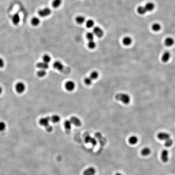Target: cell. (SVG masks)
I'll return each mask as SVG.
<instances>
[{
	"instance_id": "obj_1",
	"label": "cell",
	"mask_w": 175,
	"mask_h": 175,
	"mask_svg": "<svg viewBox=\"0 0 175 175\" xmlns=\"http://www.w3.org/2000/svg\"><path fill=\"white\" fill-rule=\"evenodd\" d=\"M115 98L117 100L120 101L125 104H128L131 101L130 97L125 93H118L115 96Z\"/></svg>"
},
{
	"instance_id": "obj_2",
	"label": "cell",
	"mask_w": 175,
	"mask_h": 175,
	"mask_svg": "<svg viewBox=\"0 0 175 175\" xmlns=\"http://www.w3.org/2000/svg\"><path fill=\"white\" fill-rule=\"evenodd\" d=\"M51 9L48 7L43 8L42 9H40L38 11V15L39 16L42 18H45L48 16L50 15L51 13Z\"/></svg>"
},
{
	"instance_id": "obj_3",
	"label": "cell",
	"mask_w": 175,
	"mask_h": 175,
	"mask_svg": "<svg viewBox=\"0 0 175 175\" xmlns=\"http://www.w3.org/2000/svg\"><path fill=\"white\" fill-rule=\"evenodd\" d=\"M15 88L17 93L21 94L25 91L26 90V86L24 83L19 82L16 84Z\"/></svg>"
},
{
	"instance_id": "obj_4",
	"label": "cell",
	"mask_w": 175,
	"mask_h": 175,
	"mask_svg": "<svg viewBox=\"0 0 175 175\" xmlns=\"http://www.w3.org/2000/svg\"><path fill=\"white\" fill-rule=\"evenodd\" d=\"M93 33L98 37H101L103 35V31L102 29L99 26H95L93 28Z\"/></svg>"
},
{
	"instance_id": "obj_5",
	"label": "cell",
	"mask_w": 175,
	"mask_h": 175,
	"mask_svg": "<svg viewBox=\"0 0 175 175\" xmlns=\"http://www.w3.org/2000/svg\"><path fill=\"white\" fill-rule=\"evenodd\" d=\"M65 88L69 91H72L75 88V84L73 81H67L65 84Z\"/></svg>"
},
{
	"instance_id": "obj_6",
	"label": "cell",
	"mask_w": 175,
	"mask_h": 175,
	"mask_svg": "<svg viewBox=\"0 0 175 175\" xmlns=\"http://www.w3.org/2000/svg\"><path fill=\"white\" fill-rule=\"evenodd\" d=\"M50 121V118L49 117H46L44 118H42L40 120L39 123L43 127H46L48 126L49 124V122Z\"/></svg>"
},
{
	"instance_id": "obj_7",
	"label": "cell",
	"mask_w": 175,
	"mask_h": 175,
	"mask_svg": "<svg viewBox=\"0 0 175 175\" xmlns=\"http://www.w3.org/2000/svg\"><path fill=\"white\" fill-rule=\"evenodd\" d=\"M157 137L159 140L165 141L166 140L170 138V136L169 134L167 133L161 132L158 134Z\"/></svg>"
},
{
	"instance_id": "obj_8",
	"label": "cell",
	"mask_w": 175,
	"mask_h": 175,
	"mask_svg": "<svg viewBox=\"0 0 175 175\" xmlns=\"http://www.w3.org/2000/svg\"><path fill=\"white\" fill-rule=\"evenodd\" d=\"M161 158L164 163L167 162L169 160V152L167 150H163L161 153Z\"/></svg>"
},
{
	"instance_id": "obj_9",
	"label": "cell",
	"mask_w": 175,
	"mask_h": 175,
	"mask_svg": "<svg viewBox=\"0 0 175 175\" xmlns=\"http://www.w3.org/2000/svg\"><path fill=\"white\" fill-rule=\"evenodd\" d=\"M70 120L72 124H73L77 127H80L82 124V122L76 116H73L71 117Z\"/></svg>"
},
{
	"instance_id": "obj_10",
	"label": "cell",
	"mask_w": 175,
	"mask_h": 175,
	"mask_svg": "<svg viewBox=\"0 0 175 175\" xmlns=\"http://www.w3.org/2000/svg\"><path fill=\"white\" fill-rule=\"evenodd\" d=\"M12 21L14 25H18L20 22V17L19 13H16L12 16Z\"/></svg>"
},
{
	"instance_id": "obj_11",
	"label": "cell",
	"mask_w": 175,
	"mask_h": 175,
	"mask_svg": "<svg viewBox=\"0 0 175 175\" xmlns=\"http://www.w3.org/2000/svg\"><path fill=\"white\" fill-rule=\"evenodd\" d=\"M171 57V54L170 52L168 51H166L164 52L163 54L161 60L164 63H167L168 61Z\"/></svg>"
},
{
	"instance_id": "obj_12",
	"label": "cell",
	"mask_w": 175,
	"mask_h": 175,
	"mask_svg": "<svg viewBox=\"0 0 175 175\" xmlns=\"http://www.w3.org/2000/svg\"><path fill=\"white\" fill-rule=\"evenodd\" d=\"M96 173V170L93 167H89L87 169L83 172V175H94Z\"/></svg>"
},
{
	"instance_id": "obj_13",
	"label": "cell",
	"mask_w": 175,
	"mask_h": 175,
	"mask_svg": "<svg viewBox=\"0 0 175 175\" xmlns=\"http://www.w3.org/2000/svg\"><path fill=\"white\" fill-rule=\"evenodd\" d=\"M37 67L40 69H44L46 70L48 69L49 67L48 64L45 63L44 62H40L37 63Z\"/></svg>"
},
{
	"instance_id": "obj_14",
	"label": "cell",
	"mask_w": 175,
	"mask_h": 175,
	"mask_svg": "<svg viewBox=\"0 0 175 175\" xmlns=\"http://www.w3.org/2000/svg\"><path fill=\"white\" fill-rule=\"evenodd\" d=\"M53 67L55 69L59 71H62L64 68V66L63 64L59 61L55 62L53 64Z\"/></svg>"
},
{
	"instance_id": "obj_15",
	"label": "cell",
	"mask_w": 175,
	"mask_h": 175,
	"mask_svg": "<svg viewBox=\"0 0 175 175\" xmlns=\"http://www.w3.org/2000/svg\"><path fill=\"white\" fill-rule=\"evenodd\" d=\"M146 9V10L147 12H151L154 10L155 8V5L153 3L148 2L144 6Z\"/></svg>"
},
{
	"instance_id": "obj_16",
	"label": "cell",
	"mask_w": 175,
	"mask_h": 175,
	"mask_svg": "<svg viewBox=\"0 0 175 175\" xmlns=\"http://www.w3.org/2000/svg\"><path fill=\"white\" fill-rule=\"evenodd\" d=\"M164 43L165 46L168 47H170L174 45V40L172 38L168 37L165 39Z\"/></svg>"
},
{
	"instance_id": "obj_17",
	"label": "cell",
	"mask_w": 175,
	"mask_h": 175,
	"mask_svg": "<svg viewBox=\"0 0 175 175\" xmlns=\"http://www.w3.org/2000/svg\"><path fill=\"white\" fill-rule=\"evenodd\" d=\"M132 39L129 37H126L123 38L122 43L126 46H128L132 43Z\"/></svg>"
},
{
	"instance_id": "obj_18",
	"label": "cell",
	"mask_w": 175,
	"mask_h": 175,
	"mask_svg": "<svg viewBox=\"0 0 175 175\" xmlns=\"http://www.w3.org/2000/svg\"><path fill=\"white\" fill-rule=\"evenodd\" d=\"M40 23V20L38 17H33L31 20L32 25L34 26H37L39 25Z\"/></svg>"
},
{
	"instance_id": "obj_19",
	"label": "cell",
	"mask_w": 175,
	"mask_h": 175,
	"mask_svg": "<svg viewBox=\"0 0 175 175\" xmlns=\"http://www.w3.org/2000/svg\"><path fill=\"white\" fill-rule=\"evenodd\" d=\"M64 127L66 131H69L71 130L72 123L70 121V120H66L64 122Z\"/></svg>"
},
{
	"instance_id": "obj_20",
	"label": "cell",
	"mask_w": 175,
	"mask_h": 175,
	"mask_svg": "<svg viewBox=\"0 0 175 175\" xmlns=\"http://www.w3.org/2000/svg\"><path fill=\"white\" fill-rule=\"evenodd\" d=\"M151 153V150L149 148L146 147L142 150L141 151V154L144 156H147L149 155Z\"/></svg>"
},
{
	"instance_id": "obj_21",
	"label": "cell",
	"mask_w": 175,
	"mask_h": 175,
	"mask_svg": "<svg viewBox=\"0 0 175 175\" xmlns=\"http://www.w3.org/2000/svg\"><path fill=\"white\" fill-rule=\"evenodd\" d=\"M138 140V139L137 138V137L135 136H131L128 139L129 143L132 145H134V144H137Z\"/></svg>"
},
{
	"instance_id": "obj_22",
	"label": "cell",
	"mask_w": 175,
	"mask_h": 175,
	"mask_svg": "<svg viewBox=\"0 0 175 175\" xmlns=\"http://www.w3.org/2000/svg\"><path fill=\"white\" fill-rule=\"evenodd\" d=\"M137 12L139 14L141 15H144L147 12L146 10V9L144 6H140L137 8Z\"/></svg>"
},
{
	"instance_id": "obj_23",
	"label": "cell",
	"mask_w": 175,
	"mask_h": 175,
	"mask_svg": "<svg viewBox=\"0 0 175 175\" xmlns=\"http://www.w3.org/2000/svg\"><path fill=\"white\" fill-rule=\"evenodd\" d=\"M85 17L83 16H78L76 18V21L77 24H83L85 21Z\"/></svg>"
},
{
	"instance_id": "obj_24",
	"label": "cell",
	"mask_w": 175,
	"mask_h": 175,
	"mask_svg": "<svg viewBox=\"0 0 175 175\" xmlns=\"http://www.w3.org/2000/svg\"><path fill=\"white\" fill-rule=\"evenodd\" d=\"M60 116L58 115H53L50 118V121L54 123H58L60 121Z\"/></svg>"
},
{
	"instance_id": "obj_25",
	"label": "cell",
	"mask_w": 175,
	"mask_h": 175,
	"mask_svg": "<svg viewBox=\"0 0 175 175\" xmlns=\"http://www.w3.org/2000/svg\"><path fill=\"white\" fill-rule=\"evenodd\" d=\"M61 3L62 0H54L52 2V6L54 8H58L61 5Z\"/></svg>"
},
{
	"instance_id": "obj_26",
	"label": "cell",
	"mask_w": 175,
	"mask_h": 175,
	"mask_svg": "<svg viewBox=\"0 0 175 175\" xmlns=\"http://www.w3.org/2000/svg\"><path fill=\"white\" fill-rule=\"evenodd\" d=\"M161 25L158 23H155L153 24V25L152 26V28L153 30L155 32L161 30Z\"/></svg>"
},
{
	"instance_id": "obj_27",
	"label": "cell",
	"mask_w": 175,
	"mask_h": 175,
	"mask_svg": "<svg viewBox=\"0 0 175 175\" xmlns=\"http://www.w3.org/2000/svg\"><path fill=\"white\" fill-rule=\"evenodd\" d=\"M99 76V74L98 72L96 71H93V72H92L91 73H90V77L92 80H96L98 78Z\"/></svg>"
},
{
	"instance_id": "obj_28",
	"label": "cell",
	"mask_w": 175,
	"mask_h": 175,
	"mask_svg": "<svg viewBox=\"0 0 175 175\" xmlns=\"http://www.w3.org/2000/svg\"><path fill=\"white\" fill-rule=\"evenodd\" d=\"M46 74V70L44 69H40L37 73V75L38 77H43Z\"/></svg>"
},
{
	"instance_id": "obj_29",
	"label": "cell",
	"mask_w": 175,
	"mask_h": 175,
	"mask_svg": "<svg viewBox=\"0 0 175 175\" xmlns=\"http://www.w3.org/2000/svg\"><path fill=\"white\" fill-rule=\"evenodd\" d=\"M51 58L50 56L47 54H45L43 56V60L45 63L48 64L51 61Z\"/></svg>"
},
{
	"instance_id": "obj_30",
	"label": "cell",
	"mask_w": 175,
	"mask_h": 175,
	"mask_svg": "<svg viewBox=\"0 0 175 175\" xmlns=\"http://www.w3.org/2000/svg\"><path fill=\"white\" fill-rule=\"evenodd\" d=\"M94 22L92 20H89L86 21V26L88 28H91L94 26Z\"/></svg>"
},
{
	"instance_id": "obj_31",
	"label": "cell",
	"mask_w": 175,
	"mask_h": 175,
	"mask_svg": "<svg viewBox=\"0 0 175 175\" xmlns=\"http://www.w3.org/2000/svg\"><path fill=\"white\" fill-rule=\"evenodd\" d=\"M96 44L95 42H94L93 40L89 41V42L88 43V46L89 48L91 49H93L95 47Z\"/></svg>"
},
{
	"instance_id": "obj_32",
	"label": "cell",
	"mask_w": 175,
	"mask_h": 175,
	"mask_svg": "<svg viewBox=\"0 0 175 175\" xmlns=\"http://www.w3.org/2000/svg\"><path fill=\"white\" fill-rule=\"evenodd\" d=\"M165 141V146L167 147L171 146L173 144V143L172 140H171L170 138L166 140Z\"/></svg>"
},
{
	"instance_id": "obj_33",
	"label": "cell",
	"mask_w": 175,
	"mask_h": 175,
	"mask_svg": "<svg viewBox=\"0 0 175 175\" xmlns=\"http://www.w3.org/2000/svg\"><path fill=\"white\" fill-rule=\"evenodd\" d=\"M94 35L93 32H88L86 34V38L88 40H93L94 38Z\"/></svg>"
},
{
	"instance_id": "obj_34",
	"label": "cell",
	"mask_w": 175,
	"mask_h": 175,
	"mask_svg": "<svg viewBox=\"0 0 175 175\" xmlns=\"http://www.w3.org/2000/svg\"><path fill=\"white\" fill-rule=\"evenodd\" d=\"M6 128V125L3 122H0V131H3Z\"/></svg>"
},
{
	"instance_id": "obj_35",
	"label": "cell",
	"mask_w": 175,
	"mask_h": 175,
	"mask_svg": "<svg viewBox=\"0 0 175 175\" xmlns=\"http://www.w3.org/2000/svg\"><path fill=\"white\" fill-rule=\"evenodd\" d=\"M84 81L85 84L87 85H90L92 83V80L90 77L85 78Z\"/></svg>"
},
{
	"instance_id": "obj_36",
	"label": "cell",
	"mask_w": 175,
	"mask_h": 175,
	"mask_svg": "<svg viewBox=\"0 0 175 175\" xmlns=\"http://www.w3.org/2000/svg\"><path fill=\"white\" fill-rule=\"evenodd\" d=\"M90 143H91L94 146L96 145L97 144V141H96L95 139L93 138H92V137H91V138Z\"/></svg>"
},
{
	"instance_id": "obj_37",
	"label": "cell",
	"mask_w": 175,
	"mask_h": 175,
	"mask_svg": "<svg viewBox=\"0 0 175 175\" xmlns=\"http://www.w3.org/2000/svg\"><path fill=\"white\" fill-rule=\"evenodd\" d=\"M91 137L90 136H87L85 137V141L86 143H89L90 142Z\"/></svg>"
},
{
	"instance_id": "obj_38",
	"label": "cell",
	"mask_w": 175,
	"mask_h": 175,
	"mask_svg": "<svg viewBox=\"0 0 175 175\" xmlns=\"http://www.w3.org/2000/svg\"><path fill=\"white\" fill-rule=\"evenodd\" d=\"M46 130L48 132H51L52 131L53 129V128H52V126L50 125H49L48 126H47V127H46Z\"/></svg>"
},
{
	"instance_id": "obj_39",
	"label": "cell",
	"mask_w": 175,
	"mask_h": 175,
	"mask_svg": "<svg viewBox=\"0 0 175 175\" xmlns=\"http://www.w3.org/2000/svg\"><path fill=\"white\" fill-rule=\"evenodd\" d=\"M5 65V62L2 58H0V68H2Z\"/></svg>"
},
{
	"instance_id": "obj_40",
	"label": "cell",
	"mask_w": 175,
	"mask_h": 175,
	"mask_svg": "<svg viewBox=\"0 0 175 175\" xmlns=\"http://www.w3.org/2000/svg\"><path fill=\"white\" fill-rule=\"evenodd\" d=\"M2 92H3V89H2L1 87L0 86V94L2 93Z\"/></svg>"
},
{
	"instance_id": "obj_41",
	"label": "cell",
	"mask_w": 175,
	"mask_h": 175,
	"mask_svg": "<svg viewBox=\"0 0 175 175\" xmlns=\"http://www.w3.org/2000/svg\"><path fill=\"white\" fill-rule=\"evenodd\" d=\"M122 175V174H120V173H117V174H116V175Z\"/></svg>"
}]
</instances>
